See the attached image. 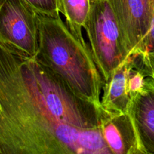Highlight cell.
I'll return each mask as SVG.
<instances>
[{
    "instance_id": "obj_14",
    "label": "cell",
    "mask_w": 154,
    "mask_h": 154,
    "mask_svg": "<svg viewBox=\"0 0 154 154\" xmlns=\"http://www.w3.org/2000/svg\"><path fill=\"white\" fill-rule=\"evenodd\" d=\"M0 153H1V152H0Z\"/></svg>"
},
{
    "instance_id": "obj_9",
    "label": "cell",
    "mask_w": 154,
    "mask_h": 154,
    "mask_svg": "<svg viewBox=\"0 0 154 154\" xmlns=\"http://www.w3.org/2000/svg\"><path fill=\"white\" fill-rule=\"evenodd\" d=\"M59 11L64 15L66 23L74 35L84 45L82 29L88 19L91 0H57Z\"/></svg>"
},
{
    "instance_id": "obj_2",
    "label": "cell",
    "mask_w": 154,
    "mask_h": 154,
    "mask_svg": "<svg viewBox=\"0 0 154 154\" xmlns=\"http://www.w3.org/2000/svg\"><path fill=\"white\" fill-rule=\"evenodd\" d=\"M37 59L75 94L101 107L104 81L90 48L78 40L60 16L38 14Z\"/></svg>"
},
{
    "instance_id": "obj_13",
    "label": "cell",
    "mask_w": 154,
    "mask_h": 154,
    "mask_svg": "<svg viewBox=\"0 0 154 154\" xmlns=\"http://www.w3.org/2000/svg\"><path fill=\"white\" fill-rule=\"evenodd\" d=\"M0 111H1V106H0Z\"/></svg>"
},
{
    "instance_id": "obj_4",
    "label": "cell",
    "mask_w": 154,
    "mask_h": 154,
    "mask_svg": "<svg viewBox=\"0 0 154 154\" xmlns=\"http://www.w3.org/2000/svg\"><path fill=\"white\" fill-rule=\"evenodd\" d=\"M38 14L24 0H0V42L20 55L36 58Z\"/></svg>"
},
{
    "instance_id": "obj_3",
    "label": "cell",
    "mask_w": 154,
    "mask_h": 154,
    "mask_svg": "<svg viewBox=\"0 0 154 154\" xmlns=\"http://www.w3.org/2000/svg\"><path fill=\"white\" fill-rule=\"evenodd\" d=\"M84 29L96 66L105 82L129 56L109 0H91V9Z\"/></svg>"
},
{
    "instance_id": "obj_7",
    "label": "cell",
    "mask_w": 154,
    "mask_h": 154,
    "mask_svg": "<svg viewBox=\"0 0 154 154\" xmlns=\"http://www.w3.org/2000/svg\"><path fill=\"white\" fill-rule=\"evenodd\" d=\"M135 66V57L129 55L104 83L101 106L108 114H120L129 111L131 101L128 92V79Z\"/></svg>"
},
{
    "instance_id": "obj_6",
    "label": "cell",
    "mask_w": 154,
    "mask_h": 154,
    "mask_svg": "<svg viewBox=\"0 0 154 154\" xmlns=\"http://www.w3.org/2000/svg\"><path fill=\"white\" fill-rule=\"evenodd\" d=\"M100 129L111 154H144L130 111L110 114L103 111Z\"/></svg>"
},
{
    "instance_id": "obj_12",
    "label": "cell",
    "mask_w": 154,
    "mask_h": 154,
    "mask_svg": "<svg viewBox=\"0 0 154 154\" xmlns=\"http://www.w3.org/2000/svg\"><path fill=\"white\" fill-rule=\"evenodd\" d=\"M136 65L141 68L147 77L154 81V51L144 55L135 57Z\"/></svg>"
},
{
    "instance_id": "obj_10",
    "label": "cell",
    "mask_w": 154,
    "mask_h": 154,
    "mask_svg": "<svg viewBox=\"0 0 154 154\" xmlns=\"http://www.w3.org/2000/svg\"><path fill=\"white\" fill-rule=\"evenodd\" d=\"M147 75L145 72L136 65L131 70L128 79V92L130 101H133L144 90L147 81Z\"/></svg>"
},
{
    "instance_id": "obj_8",
    "label": "cell",
    "mask_w": 154,
    "mask_h": 154,
    "mask_svg": "<svg viewBox=\"0 0 154 154\" xmlns=\"http://www.w3.org/2000/svg\"><path fill=\"white\" fill-rule=\"evenodd\" d=\"M133 117L144 154H154V81L147 78L144 90L131 102Z\"/></svg>"
},
{
    "instance_id": "obj_1",
    "label": "cell",
    "mask_w": 154,
    "mask_h": 154,
    "mask_svg": "<svg viewBox=\"0 0 154 154\" xmlns=\"http://www.w3.org/2000/svg\"><path fill=\"white\" fill-rule=\"evenodd\" d=\"M0 152L111 154L103 110L80 98L40 60L0 42Z\"/></svg>"
},
{
    "instance_id": "obj_5",
    "label": "cell",
    "mask_w": 154,
    "mask_h": 154,
    "mask_svg": "<svg viewBox=\"0 0 154 154\" xmlns=\"http://www.w3.org/2000/svg\"><path fill=\"white\" fill-rule=\"evenodd\" d=\"M109 2L118 20L128 55L139 57L153 51L154 0Z\"/></svg>"
},
{
    "instance_id": "obj_11",
    "label": "cell",
    "mask_w": 154,
    "mask_h": 154,
    "mask_svg": "<svg viewBox=\"0 0 154 154\" xmlns=\"http://www.w3.org/2000/svg\"><path fill=\"white\" fill-rule=\"evenodd\" d=\"M40 14L58 17L60 11L57 0H24Z\"/></svg>"
}]
</instances>
